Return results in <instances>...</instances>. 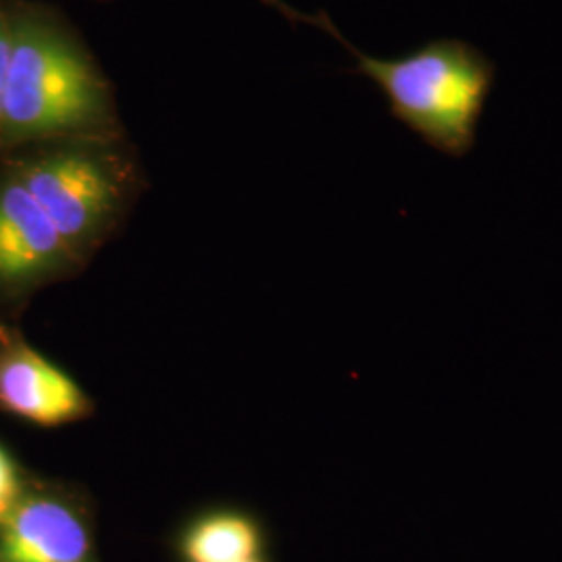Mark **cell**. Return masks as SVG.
I'll list each match as a JSON object with an SVG mask.
<instances>
[{
    "instance_id": "3",
    "label": "cell",
    "mask_w": 562,
    "mask_h": 562,
    "mask_svg": "<svg viewBox=\"0 0 562 562\" xmlns=\"http://www.w3.org/2000/svg\"><path fill=\"white\" fill-rule=\"evenodd\" d=\"M120 138H60L15 173L76 255L109 229L125 201Z\"/></svg>"
},
{
    "instance_id": "8",
    "label": "cell",
    "mask_w": 562,
    "mask_h": 562,
    "mask_svg": "<svg viewBox=\"0 0 562 562\" xmlns=\"http://www.w3.org/2000/svg\"><path fill=\"white\" fill-rule=\"evenodd\" d=\"M20 504V480L15 464L0 448V522L4 521Z\"/></svg>"
},
{
    "instance_id": "2",
    "label": "cell",
    "mask_w": 562,
    "mask_h": 562,
    "mask_svg": "<svg viewBox=\"0 0 562 562\" xmlns=\"http://www.w3.org/2000/svg\"><path fill=\"white\" fill-rule=\"evenodd\" d=\"M269 2L340 42L357 59L355 74L373 81L387 99L392 117L425 144L457 159L473 150L498 76L496 63L482 48L462 38H436L401 57H369L346 41L325 13L304 15L280 0Z\"/></svg>"
},
{
    "instance_id": "9",
    "label": "cell",
    "mask_w": 562,
    "mask_h": 562,
    "mask_svg": "<svg viewBox=\"0 0 562 562\" xmlns=\"http://www.w3.org/2000/svg\"><path fill=\"white\" fill-rule=\"evenodd\" d=\"M11 50H13V11L0 9V138H2V102H4Z\"/></svg>"
},
{
    "instance_id": "7",
    "label": "cell",
    "mask_w": 562,
    "mask_h": 562,
    "mask_svg": "<svg viewBox=\"0 0 562 562\" xmlns=\"http://www.w3.org/2000/svg\"><path fill=\"white\" fill-rule=\"evenodd\" d=\"M261 538L255 522L240 515H213L196 522L186 540L188 562H244L257 559Z\"/></svg>"
},
{
    "instance_id": "6",
    "label": "cell",
    "mask_w": 562,
    "mask_h": 562,
    "mask_svg": "<svg viewBox=\"0 0 562 562\" xmlns=\"http://www.w3.org/2000/svg\"><path fill=\"white\" fill-rule=\"evenodd\" d=\"M0 404L25 422L60 425L81 417L88 401L57 364L20 348L0 361Z\"/></svg>"
},
{
    "instance_id": "10",
    "label": "cell",
    "mask_w": 562,
    "mask_h": 562,
    "mask_svg": "<svg viewBox=\"0 0 562 562\" xmlns=\"http://www.w3.org/2000/svg\"><path fill=\"white\" fill-rule=\"evenodd\" d=\"M244 562H261L259 559H250V561H244Z\"/></svg>"
},
{
    "instance_id": "1",
    "label": "cell",
    "mask_w": 562,
    "mask_h": 562,
    "mask_svg": "<svg viewBox=\"0 0 562 562\" xmlns=\"http://www.w3.org/2000/svg\"><path fill=\"white\" fill-rule=\"evenodd\" d=\"M111 83L80 36L46 11H13L4 142L120 138Z\"/></svg>"
},
{
    "instance_id": "4",
    "label": "cell",
    "mask_w": 562,
    "mask_h": 562,
    "mask_svg": "<svg viewBox=\"0 0 562 562\" xmlns=\"http://www.w3.org/2000/svg\"><path fill=\"white\" fill-rule=\"evenodd\" d=\"M0 562H97L92 540L67 504L36 498L0 522Z\"/></svg>"
},
{
    "instance_id": "5",
    "label": "cell",
    "mask_w": 562,
    "mask_h": 562,
    "mask_svg": "<svg viewBox=\"0 0 562 562\" xmlns=\"http://www.w3.org/2000/svg\"><path fill=\"white\" fill-rule=\"evenodd\" d=\"M74 252L18 176L0 186V280L38 278Z\"/></svg>"
}]
</instances>
